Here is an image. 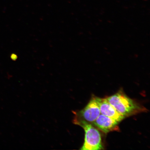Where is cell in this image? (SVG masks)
<instances>
[{"label": "cell", "mask_w": 150, "mask_h": 150, "mask_svg": "<svg viewBox=\"0 0 150 150\" xmlns=\"http://www.w3.org/2000/svg\"><path fill=\"white\" fill-rule=\"evenodd\" d=\"M106 98L120 114L125 117L147 111L144 107L127 96L122 89Z\"/></svg>", "instance_id": "6da1fadb"}, {"label": "cell", "mask_w": 150, "mask_h": 150, "mask_svg": "<svg viewBox=\"0 0 150 150\" xmlns=\"http://www.w3.org/2000/svg\"><path fill=\"white\" fill-rule=\"evenodd\" d=\"M99 100L98 97H93L83 109L73 112L74 115L73 123L76 125L82 122L93 123L100 114Z\"/></svg>", "instance_id": "7a4b0ae2"}, {"label": "cell", "mask_w": 150, "mask_h": 150, "mask_svg": "<svg viewBox=\"0 0 150 150\" xmlns=\"http://www.w3.org/2000/svg\"><path fill=\"white\" fill-rule=\"evenodd\" d=\"M78 125L81 127L85 132V138L83 146L81 149L98 150L103 149L100 132L91 124L82 122Z\"/></svg>", "instance_id": "3957f363"}, {"label": "cell", "mask_w": 150, "mask_h": 150, "mask_svg": "<svg viewBox=\"0 0 150 150\" xmlns=\"http://www.w3.org/2000/svg\"><path fill=\"white\" fill-rule=\"evenodd\" d=\"M119 123L115 120L100 114L93 124L103 132L107 134L112 131H119Z\"/></svg>", "instance_id": "277c9868"}, {"label": "cell", "mask_w": 150, "mask_h": 150, "mask_svg": "<svg viewBox=\"0 0 150 150\" xmlns=\"http://www.w3.org/2000/svg\"><path fill=\"white\" fill-rule=\"evenodd\" d=\"M99 108L100 114L115 120L119 122L125 117L120 114L106 98H99Z\"/></svg>", "instance_id": "5b68a950"}]
</instances>
